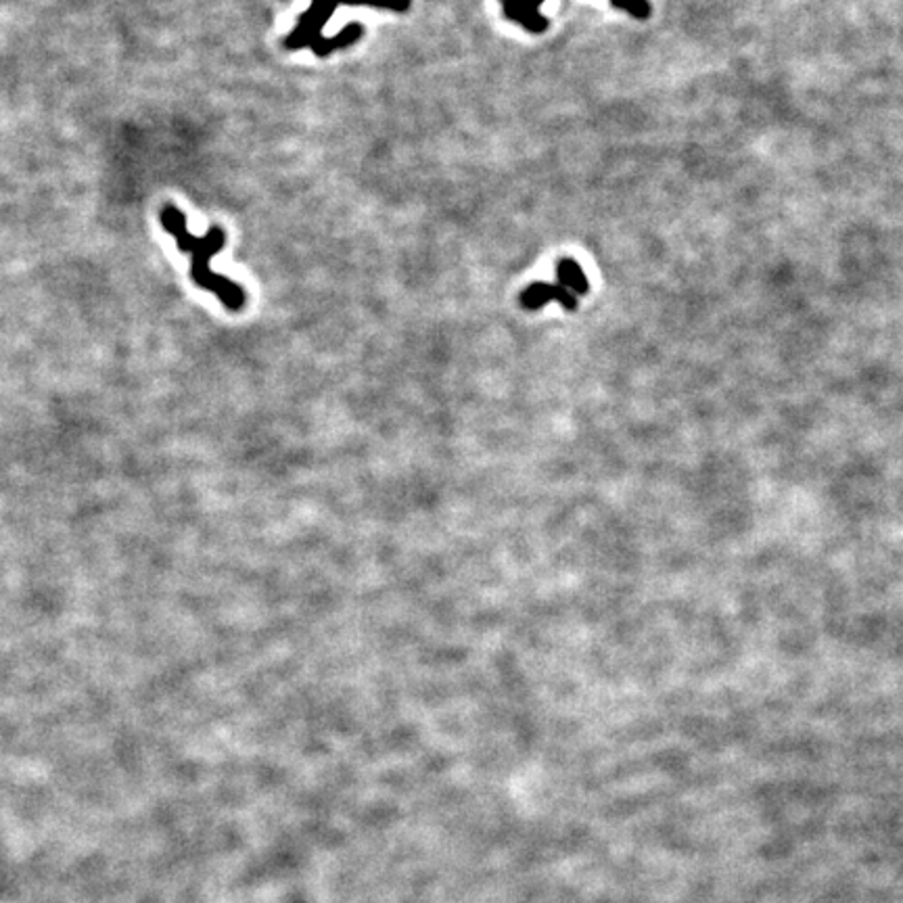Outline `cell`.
I'll list each match as a JSON object with an SVG mask.
<instances>
[{"label": "cell", "instance_id": "cell-5", "mask_svg": "<svg viewBox=\"0 0 903 903\" xmlns=\"http://www.w3.org/2000/svg\"><path fill=\"white\" fill-rule=\"evenodd\" d=\"M504 13L511 19H515V22L523 25V28H527L530 32H536V34H539V32H544L546 28H548L546 17L539 15L538 9H531V6L521 3V0H504Z\"/></svg>", "mask_w": 903, "mask_h": 903}, {"label": "cell", "instance_id": "cell-4", "mask_svg": "<svg viewBox=\"0 0 903 903\" xmlns=\"http://www.w3.org/2000/svg\"><path fill=\"white\" fill-rule=\"evenodd\" d=\"M557 276H558V285H563L573 291L576 295H585L590 291V281L588 276L584 274L582 266L576 260H560L557 263Z\"/></svg>", "mask_w": 903, "mask_h": 903}, {"label": "cell", "instance_id": "cell-7", "mask_svg": "<svg viewBox=\"0 0 903 903\" xmlns=\"http://www.w3.org/2000/svg\"><path fill=\"white\" fill-rule=\"evenodd\" d=\"M611 3H613V6H617V9L628 11L630 15L636 17V19H646L652 11L649 0H611Z\"/></svg>", "mask_w": 903, "mask_h": 903}, {"label": "cell", "instance_id": "cell-1", "mask_svg": "<svg viewBox=\"0 0 903 903\" xmlns=\"http://www.w3.org/2000/svg\"><path fill=\"white\" fill-rule=\"evenodd\" d=\"M160 220L161 226L176 239L178 249H180L182 253L193 255V281L197 282V287L206 289V291H212L216 298H220V301L230 309V312H239V309H243V306H245V291H243L239 282L230 281L226 276H220L209 270V260H212L216 253H220L224 243H226L224 230L220 226H212L203 239H197L195 235L189 233L187 217H184V214L176 206H163Z\"/></svg>", "mask_w": 903, "mask_h": 903}, {"label": "cell", "instance_id": "cell-6", "mask_svg": "<svg viewBox=\"0 0 903 903\" xmlns=\"http://www.w3.org/2000/svg\"><path fill=\"white\" fill-rule=\"evenodd\" d=\"M362 32H364V28H362L360 23H349V25H346L344 30L339 32L337 36H333V38H320L318 36V41L312 42L314 52H316V55L325 57L331 51L344 49V46H349V44H354L355 41H358V38L362 36Z\"/></svg>", "mask_w": 903, "mask_h": 903}, {"label": "cell", "instance_id": "cell-8", "mask_svg": "<svg viewBox=\"0 0 903 903\" xmlns=\"http://www.w3.org/2000/svg\"><path fill=\"white\" fill-rule=\"evenodd\" d=\"M521 3H525L527 6H531V9H538V6L542 5V0H521Z\"/></svg>", "mask_w": 903, "mask_h": 903}, {"label": "cell", "instance_id": "cell-3", "mask_svg": "<svg viewBox=\"0 0 903 903\" xmlns=\"http://www.w3.org/2000/svg\"><path fill=\"white\" fill-rule=\"evenodd\" d=\"M558 301L565 309L577 308V295L563 285H550V282H533L521 293V306L525 309H539L548 301Z\"/></svg>", "mask_w": 903, "mask_h": 903}, {"label": "cell", "instance_id": "cell-2", "mask_svg": "<svg viewBox=\"0 0 903 903\" xmlns=\"http://www.w3.org/2000/svg\"><path fill=\"white\" fill-rule=\"evenodd\" d=\"M339 5H371V6H381V9L406 11L410 0H316L312 9L301 17L299 28L285 41L289 49H299V46L312 44L316 41V34H318L322 25H325L328 22V17H331L333 9H337Z\"/></svg>", "mask_w": 903, "mask_h": 903}]
</instances>
